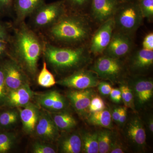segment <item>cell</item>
<instances>
[{
	"mask_svg": "<svg viewBox=\"0 0 153 153\" xmlns=\"http://www.w3.org/2000/svg\"><path fill=\"white\" fill-rule=\"evenodd\" d=\"M9 55L22 66L27 74L34 76L38 60L43 55L44 38L22 22L13 27Z\"/></svg>",
	"mask_w": 153,
	"mask_h": 153,
	"instance_id": "6da1fadb",
	"label": "cell"
},
{
	"mask_svg": "<svg viewBox=\"0 0 153 153\" xmlns=\"http://www.w3.org/2000/svg\"><path fill=\"white\" fill-rule=\"evenodd\" d=\"M44 32L49 40L59 44L74 45L85 41L88 37L89 29L82 18L67 14L66 12Z\"/></svg>",
	"mask_w": 153,
	"mask_h": 153,
	"instance_id": "7a4b0ae2",
	"label": "cell"
},
{
	"mask_svg": "<svg viewBox=\"0 0 153 153\" xmlns=\"http://www.w3.org/2000/svg\"><path fill=\"white\" fill-rule=\"evenodd\" d=\"M43 55L46 62L58 72H66L76 69L87 60L86 52L83 47H57L44 38Z\"/></svg>",
	"mask_w": 153,
	"mask_h": 153,
	"instance_id": "3957f363",
	"label": "cell"
},
{
	"mask_svg": "<svg viewBox=\"0 0 153 153\" xmlns=\"http://www.w3.org/2000/svg\"><path fill=\"white\" fill-rule=\"evenodd\" d=\"M67 11L64 0L43 4L30 15V25L35 32H44L60 19Z\"/></svg>",
	"mask_w": 153,
	"mask_h": 153,
	"instance_id": "277c9868",
	"label": "cell"
},
{
	"mask_svg": "<svg viewBox=\"0 0 153 153\" xmlns=\"http://www.w3.org/2000/svg\"><path fill=\"white\" fill-rule=\"evenodd\" d=\"M115 14V25L123 33L135 31L142 22V14L138 4H126L117 10Z\"/></svg>",
	"mask_w": 153,
	"mask_h": 153,
	"instance_id": "5b68a950",
	"label": "cell"
},
{
	"mask_svg": "<svg viewBox=\"0 0 153 153\" xmlns=\"http://www.w3.org/2000/svg\"><path fill=\"white\" fill-rule=\"evenodd\" d=\"M92 69L99 77L112 83L117 82L124 71L123 64L120 60L106 55L97 60Z\"/></svg>",
	"mask_w": 153,
	"mask_h": 153,
	"instance_id": "8992f818",
	"label": "cell"
},
{
	"mask_svg": "<svg viewBox=\"0 0 153 153\" xmlns=\"http://www.w3.org/2000/svg\"><path fill=\"white\" fill-rule=\"evenodd\" d=\"M5 82L8 92L29 83L27 73L14 58L8 57L2 60Z\"/></svg>",
	"mask_w": 153,
	"mask_h": 153,
	"instance_id": "52a82bcc",
	"label": "cell"
},
{
	"mask_svg": "<svg viewBox=\"0 0 153 153\" xmlns=\"http://www.w3.org/2000/svg\"><path fill=\"white\" fill-rule=\"evenodd\" d=\"M95 72L85 70L75 71L73 74L56 82L59 85L75 90H83L97 86L99 83Z\"/></svg>",
	"mask_w": 153,
	"mask_h": 153,
	"instance_id": "ba28073f",
	"label": "cell"
},
{
	"mask_svg": "<svg viewBox=\"0 0 153 153\" xmlns=\"http://www.w3.org/2000/svg\"><path fill=\"white\" fill-rule=\"evenodd\" d=\"M34 133L41 141L49 143L56 141L60 136L59 130L47 111H40Z\"/></svg>",
	"mask_w": 153,
	"mask_h": 153,
	"instance_id": "9c48e42d",
	"label": "cell"
},
{
	"mask_svg": "<svg viewBox=\"0 0 153 153\" xmlns=\"http://www.w3.org/2000/svg\"><path fill=\"white\" fill-rule=\"evenodd\" d=\"M115 25L114 19L110 18L104 22L92 38L91 50L94 54H100L104 52L109 44Z\"/></svg>",
	"mask_w": 153,
	"mask_h": 153,
	"instance_id": "30bf717a",
	"label": "cell"
},
{
	"mask_svg": "<svg viewBox=\"0 0 153 153\" xmlns=\"http://www.w3.org/2000/svg\"><path fill=\"white\" fill-rule=\"evenodd\" d=\"M94 94L91 88L83 90L73 89L68 91L67 97L77 113L84 117L89 113V105Z\"/></svg>",
	"mask_w": 153,
	"mask_h": 153,
	"instance_id": "8fae6325",
	"label": "cell"
},
{
	"mask_svg": "<svg viewBox=\"0 0 153 153\" xmlns=\"http://www.w3.org/2000/svg\"><path fill=\"white\" fill-rule=\"evenodd\" d=\"M36 101L39 106L49 112L65 110L68 104L66 99L55 90L39 94Z\"/></svg>",
	"mask_w": 153,
	"mask_h": 153,
	"instance_id": "7c38bea8",
	"label": "cell"
},
{
	"mask_svg": "<svg viewBox=\"0 0 153 153\" xmlns=\"http://www.w3.org/2000/svg\"><path fill=\"white\" fill-rule=\"evenodd\" d=\"M130 88L133 93L134 100L140 106L148 103L153 97V82L149 78H138L133 79Z\"/></svg>",
	"mask_w": 153,
	"mask_h": 153,
	"instance_id": "4fadbf2b",
	"label": "cell"
},
{
	"mask_svg": "<svg viewBox=\"0 0 153 153\" xmlns=\"http://www.w3.org/2000/svg\"><path fill=\"white\" fill-rule=\"evenodd\" d=\"M126 136L131 144L142 149L146 144V133L143 125L139 118L135 117L126 124Z\"/></svg>",
	"mask_w": 153,
	"mask_h": 153,
	"instance_id": "5bb4252c",
	"label": "cell"
},
{
	"mask_svg": "<svg viewBox=\"0 0 153 153\" xmlns=\"http://www.w3.org/2000/svg\"><path fill=\"white\" fill-rule=\"evenodd\" d=\"M131 41L124 33H117L112 35L109 44L105 49L106 55L119 58L128 54L131 49Z\"/></svg>",
	"mask_w": 153,
	"mask_h": 153,
	"instance_id": "9a60e30c",
	"label": "cell"
},
{
	"mask_svg": "<svg viewBox=\"0 0 153 153\" xmlns=\"http://www.w3.org/2000/svg\"><path fill=\"white\" fill-rule=\"evenodd\" d=\"M34 93L29 83L15 90L8 92L4 106L9 107H21L31 102Z\"/></svg>",
	"mask_w": 153,
	"mask_h": 153,
	"instance_id": "2e32d148",
	"label": "cell"
},
{
	"mask_svg": "<svg viewBox=\"0 0 153 153\" xmlns=\"http://www.w3.org/2000/svg\"><path fill=\"white\" fill-rule=\"evenodd\" d=\"M117 5V0H91L94 18L98 22H105L115 14Z\"/></svg>",
	"mask_w": 153,
	"mask_h": 153,
	"instance_id": "e0dca14e",
	"label": "cell"
},
{
	"mask_svg": "<svg viewBox=\"0 0 153 153\" xmlns=\"http://www.w3.org/2000/svg\"><path fill=\"white\" fill-rule=\"evenodd\" d=\"M17 108L24 131L28 134L34 133L40 114V110L38 107L30 102L25 106Z\"/></svg>",
	"mask_w": 153,
	"mask_h": 153,
	"instance_id": "ac0fdd59",
	"label": "cell"
},
{
	"mask_svg": "<svg viewBox=\"0 0 153 153\" xmlns=\"http://www.w3.org/2000/svg\"><path fill=\"white\" fill-rule=\"evenodd\" d=\"M57 141V152L62 153H79L82 152L80 134L76 132H64Z\"/></svg>",
	"mask_w": 153,
	"mask_h": 153,
	"instance_id": "d6986e66",
	"label": "cell"
},
{
	"mask_svg": "<svg viewBox=\"0 0 153 153\" xmlns=\"http://www.w3.org/2000/svg\"><path fill=\"white\" fill-rule=\"evenodd\" d=\"M44 3L45 0H15L13 10L16 14V25L25 22Z\"/></svg>",
	"mask_w": 153,
	"mask_h": 153,
	"instance_id": "ffe728a7",
	"label": "cell"
},
{
	"mask_svg": "<svg viewBox=\"0 0 153 153\" xmlns=\"http://www.w3.org/2000/svg\"><path fill=\"white\" fill-rule=\"evenodd\" d=\"M48 112L59 131H70L77 125L76 121L74 117L66 110L57 112Z\"/></svg>",
	"mask_w": 153,
	"mask_h": 153,
	"instance_id": "44dd1931",
	"label": "cell"
},
{
	"mask_svg": "<svg viewBox=\"0 0 153 153\" xmlns=\"http://www.w3.org/2000/svg\"><path fill=\"white\" fill-rule=\"evenodd\" d=\"M153 63V51L143 49L134 55L131 62L134 71H143L149 69Z\"/></svg>",
	"mask_w": 153,
	"mask_h": 153,
	"instance_id": "7402d4cb",
	"label": "cell"
},
{
	"mask_svg": "<svg viewBox=\"0 0 153 153\" xmlns=\"http://www.w3.org/2000/svg\"><path fill=\"white\" fill-rule=\"evenodd\" d=\"M111 113L108 109L92 113L88 117V122L92 125L107 128L112 127Z\"/></svg>",
	"mask_w": 153,
	"mask_h": 153,
	"instance_id": "603a6c76",
	"label": "cell"
},
{
	"mask_svg": "<svg viewBox=\"0 0 153 153\" xmlns=\"http://www.w3.org/2000/svg\"><path fill=\"white\" fill-rule=\"evenodd\" d=\"M19 111L15 109L0 112V131H7L16 126L20 120Z\"/></svg>",
	"mask_w": 153,
	"mask_h": 153,
	"instance_id": "cb8c5ba5",
	"label": "cell"
},
{
	"mask_svg": "<svg viewBox=\"0 0 153 153\" xmlns=\"http://www.w3.org/2000/svg\"><path fill=\"white\" fill-rule=\"evenodd\" d=\"M80 134L82 140V152L85 153H99L98 134L82 131Z\"/></svg>",
	"mask_w": 153,
	"mask_h": 153,
	"instance_id": "d4e9b609",
	"label": "cell"
},
{
	"mask_svg": "<svg viewBox=\"0 0 153 153\" xmlns=\"http://www.w3.org/2000/svg\"><path fill=\"white\" fill-rule=\"evenodd\" d=\"M17 137L13 132L0 131V153L10 152L16 144Z\"/></svg>",
	"mask_w": 153,
	"mask_h": 153,
	"instance_id": "484cf974",
	"label": "cell"
},
{
	"mask_svg": "<svg viewBox=\"0 0 153 153\" xmlns=\"http://www.w3.org/2000/svg\"><path fill=\"white\" fill-rule=\"evenodd\" d=\"M38 85L44 88H50L56 83V80L53 74L48 70L47 63L44 60L42 69L37 77Z\"/></svg>",
	"mask_w": 153,
	"mask_h": 153,
	"instance_id": "4316f807",
	"label": "cell"
},
{
	"mask_svg": "<svg viewBox=\"0 0 153 153\" xmlns=\"http://www.w3.org/2000/svg\"><path fill=\"white\" fill-rule=\"evenodd\" d=\"M99 153H109L113 137L112 133L107 129L102 130L97 132Z\"/></svg>",
	"mask_w": 153,
	"mask_h": 153,
	"instance_id": "83f0119b",
	"label": "cell"
},
{
	"mask_svg": "<svg viewBox=\"0 0 153 153\" xmlns=\"http://www.w3.org/2000/svg\"><path fill=\"white\" fill-rule=\"evenodd\" d=\"M121 92L122 100L123 101L126 107L134 110V100L132 91L129 86L126 85H121L120 88Z\"/></svg>",
	"mask_w": 153,
	"mask_h": 153,
	"instance_id": "f1b7e54d",
	"label": "cell"
},
{
	"mask_svg": "<svg viewBox=\"0 0 153 153\" xmlns=\"http://www.w3.org/2000/svg\"><path fill=\"white\" fill-rule=\"evenodd\" d=\"M51 143L43 141L35 142L32 146V152L34 153H57V148L52 146Z\"/></svg>",
	"mask_w": 153,
	"mask_h": 153,
	"instance_id": "f546056e",
	"label": "cell"
},
{
	"mask_svg": "<svg viewBox=\"0 0 153 153\" xmlns=\"http://www.w3.org/2000/svg\"><path fill=\"white\" fill-rule=\"evenodd\" d=\"M2 60H0V107L4 106L8 94L5 82Z\"/></svg>",
	"mask_w": 153,
	"mask_h": 153,
	"instance_id": "4dcf8cb0",
	"label": "cell"
},
{
	"mask_svg": "<svg viewBox=\"0 0 153 153\" xmlns=\"http://www.w3.org/2000/svg\"><path fill=\"white\" fill-rule=\"evenodd\" d=\"M143 18H152L153 16V0H140L138 4Z\"/></svg>",
	"mask_w": 153,
	"mask_h": 153,
	"instance_id": "1f68e13d",
	"label": "cell"
},
{
	"mask_svg": "<svg viewBox=\"0 0 153 153\" xmlns=\"http://www.w3.org/2000/svg\"><path fill=\"white\" fill-rule=\"evenodd\" d=\"M13 27L9 23L0 21V41H10Z\"/></svg>",
	"mask_w": 153,
	"mask_h": 153,
	"instance_id": "d6a6232c",
	"label": "cell"
},
{
	"mask_svg": "<svg viewBox=\"0 0 153 153\" xmlns=\"http://www.w3.org/2000/svg\"><path fill=\"white\" fill-rule=\"evenodd\" d=\"M105 108L104 102L100 97L96 95L92 97L89 107V113L101 111Z\"/></svg>",
	"mask_w": 153,
	"mask_h": 153,
	"instance_id": "836d02e7",
	"label": "cell"
},
{
	"mask_svg": "<svg viewBox=\"0 0 153 153\" xmlns=\"http://www.w3.org/2000/svg\"><path fill=\"white\" fill-rule=\"evenodd\" d=\"M15 0H0V16L10 14L13 10Z\"/></svg>",
	"mask_w": 153,
	"mask_h": 153,
	"instance_id": "e575fe53",
	"label": "cell"
},
{
	"mask_svg": "<svg viewBox=\"0 0 153 153\" xmlns=\"http://www.w3.org/2000/svg\"><path fill=\"white\" fill-rule=\"evenodd\" d=\"M97 86L100 93L104 96L109 95L112 88L109 83L105 82H100Z\"/></svg>",
	"mask_w": 153,
	"mask_h": 153,
	"instance_id": "d590c367",
	"label": "cell"
},
{
	"mask_svg": "<svg viewBox=\"0 0 153 153\" xmlns=\"http://www.w3.org/2000/svg\"><path fill=\"white\" fill-rule=\"evenodd\" d=\"M10 41H0V60L8 56L10 51Z\"/></svg>",
	"mask_w": 153,
	"mask_h": 153,
	"instance_id": "8d00e7d4",
	"label": "cell"
},
{
	"mask_svg": "<svg viewBox=\"0 0 153 153\" xmlns=\"http://www.w3.org/2000/svg\"><path fill=\"white\" fill-rule=\"evenodd\" d=\"M143 48L148 50H153V34L150 33L145 37L143 42Z\"/></svg>",
	"mask_w": 153,
	"mask_h": 153,
	"instance_id": "74e56055",
	"label": "cell"
},
{
	"mask_svg": "<svg viewBox=\"0 0 153 153\" xmlns=\"http://www.w3.org/2000/svg\"><path fill=\"white\" fill-rule=\"evenodd\" d=\"M109 95L111 100L116 103H119L122 100L121 92L120 88H112Z\"/></svg>",
	"mask_w": 153,
	"mask_h": 153,
	"instance_id": "f35d334b",
	"label": "cell"
},
{
	"mask_svg": "<svg viewBox=\"0 0 153 153\" xmlns=\"http://www.w3.org/2000/svg\"><path fill=\"white\" fill-rule=\"evenodd\" d=\"M88 0H64L65 4L68 3L69 6L74 8H77L85 5Z\"/></svg>",
	"mask_w": 153,
	"mask_h": 153,
	"instance_id": "ab89813d",
	"label": "cell"
},
{
	"mask_svg": "<svg viewBox=\"0 0 153 153\" xmlns=\"http://www.w3.org/2000/svg\"><path fill=\"white\" fill-rule=\"evenodd\" d=\"M125 149L120 143L116 141L113 140L109 153H125Z\"/></svg>",
	"mask_w": 153,
	"mask_h": 153,
	"instance_id": "60d3db41",
	"label": "cell"
},
{
	"mask_svg": "<svg viewBox=\"0 0 153 153\" xmlns=\"http://www.w3.org/2000/svg\"><path fill=\"white\" fill-rule=\"evenodd\" d=\"M127 115V112L126 107H122L120 117L118 123L120 126L123 125L126 121Z\"/></svg>",
	"mask_w": 153,
	"mask_h": 153,
	"instance_id": "b9f144b4",
	"label": "cell"
},
{
	"mask_svg": "<svg viewBox=\"0 0 153 153\" xmlns=\"http://www.w3.org/2000/svg\"><path fill=\"white\" fill-rule=\"evenodd\" d=\"M121 110L122 107L115 108L111 113V117H112L113 120L115 122L117 123L120 117Z\"/></svg>",
	"mask_w": 153,
	"mask_h": 153,
	"instance_id": "7bdbcfd3",
	"label": "cell"
},
{
	"mask_svg": "<svg viewBox=\"0 0 153 153\" xmlns=\"http://www.w3.org/2000/svg\"><path fill=\"white\" fill-rule=\"evenodd\" d=\"M149 128L151 132H153V120L152 117L150 118L148 122Z\"/></svg>",
	"mask_w": 153,
	"mask_h": 153,
	"instance_id": "ee69618b",
	"label": "cell"
},
{
	"mask_svg": "<svg viewBox=\"0 0 153 153\" xmlns=\"http://www.w3.org/2000/svg\"><path fill=\"white\" fill-rule=\"evenodd\" d=\"M122 1H129V0H122Z\"/></svg>",
	"mask_w": 153,
	"mask_h": 153,
	"instance_id": "f6af8a7d",
	"label": "cell"
}]
</instances>
